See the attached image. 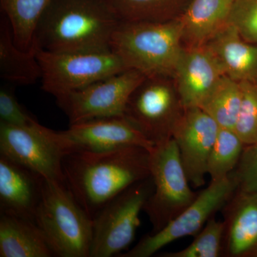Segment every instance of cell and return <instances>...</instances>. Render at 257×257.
<instances>
[{"label":"cell","instance_id":"6da1fadb","mask_svg":"<svg viewBox=\"0 0 257 257\" xmlns=\"http://www.w3.org/2000/svg\"><path fill=\"white\" fill-rule=\"evenodd\" d=\"M150 152L132 146L67 154L62 162L65 183L93 219L113 198L150 177Z\"/></svg>","mask_w":257,"mask_h":257},{"label":"cell","instance_id":"7a4b0ae2","mask_svg":"<svg viewBox=\"0 0 257 257\" xmlns=\"http://www.w3.org/2000/svg\"><path fill=\"white\" fill-rule=\"evenodd\" d=\"M120 23L104 0H52L37 25L33 45L51 52H111Z\"/></svg>","mask_w":257,"mask_h":257},{"label":"cell","instance_id":"3957f363","mask_svg":"<svg viewBox=\"0 0 257 257\" xmlns=\"http://www.w3.org/2000/svg\"><path fill=\"white\" fill-rule=\"evenodd\" d=\"M178 20L165 23L121 22L113 35L111 50L128 69L146 77H173L183 48Z\"/></svg>","mask_w":257,"mask_h":257},{"label":"cell","instance_id":"277c9868","mask_svg":"<svg viewBox=\"0 0 257 257\" xmlns=\"http://www.w3.org/2000/svg\"><path fill=\"white\" fill-rule=\"evenodd\" d=\"M35 223L55 256L90 257L92 218L65 182L44 179Z\"/></svg>","mask_w":257,"mask_h":257},{"label":"cell","instance_id":"5b68a950","mask_svg":"<svg viewBox=\"0 0 257 257\" xmlns=\"http://www.w3.org/2000/svg\"><path fill=\"white\" fill-rule=\"evenodd\" d=\"M150 171L153 192L143 210L157 232L180 214L197 198L179 156L173 138L155 145L150 152Z\"/></svg>","mask_w":257,"mask_h":257},{"label":"cell","instance_id":"8992f818","mask_svg":"<svg viewBox=\"0 0 257 257\" xmlns=\"http://www.w3.org/2000/svg\"><path fill=\"white\" fill-rule=\"evenodd\" d=\"M37 57L41 67L42 89L56 99L128 69L112 51L51 52L37 47Z\"/></svg>","mask_w":257,"mask_h":257},{"label":"cell","instance_id":"52a82bcc","mask_svg":"<svg viewBox=\"0 0 257 257\" xmlns=\"http://www.w3.org/2000/svg\"><path fill=\"white\" fill-rule=\"evenodd\" d=\"M151 176L113 198L93 217L90 257L119 255L135 239L140 211L153 192Z\"/></svg>","mask_w":257,"mask_h":257},{"label":"cell","instance_id":"ba28073f","mask_svg":"<svg viewBox=\"0 0 257 257\" xmlns=\"http://www.w3.org/2000/svg\"><path fill=\"white\" fill-rule=\"evenodd\" d=\"M184 111L173 78L152 76L134 91L124 116L155 146L172 138Z\"/></svg>","mask_w":257,"mask_h":257},{"label":"cell","instance_id":"9c48e42d","mask_svg":"<svg viewBox=\"0 0 257 257\" xmlns=\"http://www.w3.org/2000/svg\"><path fill=\"white\" fill-rule=\"evenodd\" d=\"M234 172L211 184L198 194L194 201L173 220L157 232L140 240L136 246L120 257H149L172 241L188 236H196L216 211L221 209L237 189Z\"/></svg>","mask_w":257,"mask_h":257},{"label":"cell","instance_id":"30bf717a","mask_svg":"<svg viewBox=\"0 0 257 257\" xmlns=\"http://www.w3.org/2000/svg\"><path fill=\"white\" fill-rule=\"evenodd\" d=\"M146 76L128 69L57 99L74 124L98 118L123 116L128 99Z\"/></svg>","mask_w":257,"mask_h":257},{"label":"cell","instance_id":"8fae6325","mask_svg":"<svg viewBox=\"0 0 257 257\" xmlns=\"http://www.w3.org/2000/svg\"><path fill=\"white\" fill-rule=\"evenodd\" d=\"M54 130L37 123L20 127L0 122V155L36 172L43 178L65 182L63 152L53 138Z\"/></svg>","mask_w":257,"mask_h":257},{"label":"cell","instance_id":"7c38bea8","mask_svg":"<svg viewBox=\"0 0 257 257\" xmlns=\"http://www.w3.org/2000/svg\"><path fill=\"white\" fill-rule=\"evenodd\" d=\"M54 140L64 155L77 152H104L124 147H141L151 151L155 145L123 116L98 118L70 124L54 132Z\"/></svg>","mask_w":257,"mask_h":257},{"label":"cell","instance_id":"4fadbf2b","mask_svg":"<svg viewBox=\"0 0 257 257\" xmlns=\"http://www.w3.org/2000/svg\"><path fill=\"white\" fill-rule=\"evenodd\" d=\"M219 126L200 107L184 109L174 130L172 138L189 182L194 187L205 184L207 162Z\"/></svg>","mask_w":257,"mask_h":257},{"label":"cell","instance_id":"5bb4252c","mask_svg":"<svg viewBox=\"0 0 257 257\" xmlns=\"http://www.w3.org/2000/svg\"><path fill=\"white\" fill-rule=\"evenodd\" d=\"M223 76L207 45L183 46L172 78L184 109L199 107Z\"/></svg>","mask_w":257,"mask_h":257},{"label":"cell","instance_id":"9a60e30c","mask_svg":"<svg viewBox=\"0 0 257 257\" xmlns=\"http://www.w3.org/2000/svg\"><path fill=\"white\" fill-rule=\"evenodd\" d=\"M44 179L36 172L0 155V213L35 223Z\"/></svg>","mask_w":257,"mask_h":257},{"label":"cell","instance_id":"2e32d148","mask_svg":"<svg viewBox=\"0 0 257 257\" xmlns=\"http://www.w3.org/2000/svg\"><path fill=\"white\" fill-rule=\"evenodd\" d=\"M224 75L236 82H257V45L246 41L231 24L208 42Z\"/></svg>","mask_w":257,"mask_h":257},{"label":"cell","instance_id":"e0dca14e","mask_svg":"<svg viewBox=\"0 0 257 257\" xmlns=\"http://www.w3.org/2000/svg\"><path fill=\"white\" fill-rule=\"evenodd\" d=\"M234 0H191L178 20L184 46L206 45L229 24Z\"/></svg>","mask_w":257,"mask_h":257},{"label":"cell","instance_id":"ac0fdd59","mask_svg":"<svg viewBox=\"0 0 257 257\" xmlns=\"http://www.w3.org/2000/svg\"><path fill=\"white\" fill-rule=\"evenodd\" d=\"M225 220L228 256L252 257L257 250V191L236 189Z\"/></svg>","mask_w":257,"mask_h":257},{"label":"cell","instance_id":"d6986e66","mask_svg":"<svg viewBox=\"0 0 257 257\" xmlns=\"http://www.w3.org/2000/svg\"><path fill=\"white\" fill-rule=\"evenodd\" d=\"M37 47L25 51L17 46L8 19H0V77L11 85H30L41 79Z\"/></svg>","mask_w":257,"mask_h":257},{"label":"cell","instance_id":"ffe728a7","mask_svg":"<svg viewBox=\"0 0 257 257\" xmlns=\"http://www.w3.org/2000/svg\"><path fill=\"white\" fill-rule=\"evenodd\" d=\"M55 256L33 221L0 213V257Z\"/></svg>","mask_w":257,"mask_h":257},{"label":"cell","instance_id":"44dd1931","mask_svg":"<svg viewBox=\"0 0 257 257\" xmlns=\"http://www.w3.org/2000/svg\"><path fill=\"white\" fill-rule=\"evenodd\" d=\"M121 22L165 23L178 20L191 0H104Z\"/></svg>","mask_w":257,"mask_h":257},{"label":"cell","instance_id":"7402d4cb","mask_svg":"<svg viewBox=\"0 0 257 257\" xmlns=\"http://www.w3.org/2000/svg\"><path fill=\"white\" fill-rule=\"evenodd\" d=\"M52 1L0 0L2 14L9 21L15 44L22 50L33 47L37 25Z\"/></svg>","mask_w":257,"mask_h":257},{"label":"cell","instance_id":"603a6c76","mask_svg":"<svg viewBox=\"0 0 257 257\" xmlns=\"http://www.w3.org/2000/svg\"><path fill=\"white\" fill-rule=\"evenodd\" d=\"M241 83L223 76L199 107L220 128L234 130L241 107Z\"/></svg>","mask_w":257,"mask_h":257},{"label":"cell","instance_id":"cb8c5ba5","mask_svg":"<svg viewBox=\"0 0 257 257\" xmlns=\"http://www.w3.org/2000/svg\"><path fill=\"white\" fill-rule=\"evenodd\" d=\"M244 147L234 130L219 127L207 162L211 181L220 180L236 170Z\"/></svg>","mask_w":257,"mask_h":257},{"label":"cell","instance_id":"d4e9b609","mask_svg":"<svg viewBox=\"0 0 257 257\" xmlns=\"http://www.w3.org/2000/svg\"><path fill=\"white\" fill-rule=\"evenodd\" d=\"M225 221L211 217L204 227L196 235L187 247L175 252L164 253L165 257H217L221 255L225 236Z\"/></svg>","mask_w":257,"mask_h":257},{"label":"cell","instance_id":"484cf974","mask_svg":"<svg viewBox=\"0 0 257 257\" xmlns=\"http://www.w3.org/2000/svg\"><path fill=\"white\" fill-rule=\"evenodd\" d=\"M240 83L242 96L234 131L246 146L257 143V82Z\"/></svg>","mask_w":257,"mask_h":257},{"label":"cell","instance_id":"4316f807","mask_svg":"<svg viewBox=\"0 0 257 257\" xmlns=\"http://www.w3.org/2000/svg\"><path fill=\"white\" fill-rule=\"evenodd\" d=\"M11 84L0 88V122L20 127H32L39 123L19 102Z\"/></svg>","mask_w":257,"mask_h":257},{"label":"cell","instance_id":"83f0119b","mask_svg":"<svg viewBox=\"0 0 257 257\" xmlns=\"http://www.w3.org/2000/svg\"><path fill=\"white\" fill-rule=\"evenodd\" d=\"M229 24L245 40L257 45V0H234Z\"/></svg>","mask_w":257,"mask_h":257},{"label":"cell","instance_id":"f1b7e54d","mask_svg":"<svg viewBox=\"0 0 257 257\" xmlns=\"http://www.w3.org/2000/svg\"><path fill=\"white\" fill-rule=\"evenodd\" d=\"M234 173L237 180V190L257 191V143L244 147Z\"/></svg>","mask_w":257,"mask_h":257},{"label":"cell","instance_id":"f546056e","mask_svg":"<svg viewBox=\"0 0 257 257\" xmlns=\"http://www.w3.org/2000/svg\"><path fill=\"white\" fill-rule=\"evenodd\" d=\"M252 257H257V250H256V251H255V253H253V255Z\"/></svg>","mask_w":257,"mask_h":257}]
</instances>
